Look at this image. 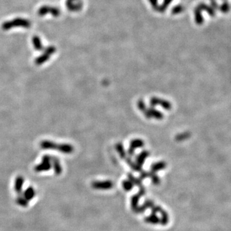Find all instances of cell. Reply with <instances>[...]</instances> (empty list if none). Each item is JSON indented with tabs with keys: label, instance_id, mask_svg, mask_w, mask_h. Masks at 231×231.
<instances>
[{
	"label": "cell",
	"instance_id": "obj_8",
	"mask_svg": "<svg viewBox=\"0 0 231 231\" xmlns=\"http://www.w3.org/2000/svg\"><path fill=\"white\" fill-rule=\"evenodd\" d=\"M17 204L23 207H26L29 206V201H28L23 196H19L16 200Z\"/></svg>",
	"mask_w": 231,
	"mask_h": 231
},
{
	"label": "cell",
	"instance_id": "obj_10",
	"mask_svg": "<svg viewBox=\"0 0 231 231\" xmlns=\"http://www.w3.org/2000/svg\"><path fill=\"white\" fill-rule=\"evenodd\" d=\"M148 209L146 207V206L143 204L142 206H139L136 209L135 211L134 212H135L136 213H137V214H141V213H143L146 211V210Z\"/></svg>",
	"mask_w": 231,
	"mask_h": 231
},
{
	"label": "cell",
	"instance_id": "obj_3",
	"mask_svg": "<svg viewBox=\"0 0 231 231\" xmlns=\"http://www.w3.org/2000/svg\"><path fill=\"white\" fill-rule=\"evenodd\" d=\"M92 187L96 190H109L113 187V184L110 181L103 182H94Z\"/></svg>",
	"mask_w": 231,
	"mask_h": 231
},
{
	"label": "cell",
	"instance_id": "obj_2",
	"mask_svg": "<svg viewBox=\"0 0 231 231\" xmlns=\"http://www.w3.org/2000/svg\"><path fill=\"white\" fill-rule=\"evenodd\" d=\"M52 159L49 156H44L43 158L42 163L37 165L35 167V171L37 172H41L48 171L52 167Z\"/></svg>",
	"mask_w": 231,
	"mask_h": 231
},
{
	"label": "cell",
	"instance_id": "obj_1",
	"mask_svg": "<svg viewBox=\"0 0 231 231\" xmlns=\"http://www.w3.org/2000/svg\"><path fill=\"white\" fill-rule=\"evenodd\" d=\"M40 146L44 149L47 150H57L60 152L64 153H71L73 151V147L68 144H57L53 142L44 141L42 142Z\"/></svg>",
	"mask_w": 231,
	"mask_h": 231
},
{
	"label": "cell",
	"instance_id": "obj_11",
	"mask_svg": "<svg viewBox=\"0 0 231 231\" xmlns=\"http://www.w3.org/2000/svg\"><path fill=\"white\" fill-rule=\"evenodd\" d=\"M123 187L126 191H130L132 188V184L129 181H125L123 183Z\"/></svg>",
	"mask_w": 231,
	"mask_h": 231
},
{
	"label": "cell",
	"instance_id": "obj_9",
	"mask_svg": "<svg viewBox=\"0 0 231 231\" xmlns=\"http://www.w3.org/2000/svg\"><path fill=\"white\" fill-rule=\"evenodd\" d=\"M53 168H54L55 173L57 175H60L62 171V168L59 161L57 159H53Z\"/></svg>",
	"mask_w": 231,
	"mask_h": 231
},
{
	"label": "cell",
	"instance_id": "obj_4",
	"mask_svg": "<svg viewBox=\"0 0 231 231\" xmlns=\"http://www.w3.org/2000/svg\"><path fill=\"white\" fill-rule=\"evenodd\" d=\"M24 184V179L22 177H17L15 180L14 190L17 194H21L22 193V189Z\"/></svg>",
	"mask_w": 231,
	"mask_h": 231
},
{
	"label": "cell",
	"instance_id": "obj_5",
	"mask_svg": "<svg viewBox=\"0 0 231 231\" xmlns=\"http://www.w3.org/2000/svg\"><path fill=\"white\" fill-rule=\"evenodd\" d=\"M144 221L147 223L150 224H158L160 223V218L156 213H152L149 216L144 218Z\"/></svg>",
	"mask_w": 231,
	"mask_h": 231
},
{
	"label": "cell",
	"instance_id": "obj_7",
	"mask_svg": "<svg viewBox=\"0 0 231 231\" xmlns=\"http://www.w3.org/2000/svg\"><path fill=\"white\" fill-rule=\"evenodd\" d=\"M142 197V195L139 193L133 196L131 199V208L133 211H134L139 206V199Z\"/></svg>",
	"mask_w": 231,
	"mask_h": 231
},
{
	"label": "cell",
	"instance_id": "obj_6",
	"mask_svg": "<svg viewBox=\"0 0 231 231\" xmlns=\"http://www.w3.org/2000/svg\"><path fill=\"white\" fill-rule=\"evenodd\" d=\"M23 196L28 201H30L35 197L36 191H35V190L32 187H29L24 191Z\"/></svg>",
	"mask_w": 231,
	"mask_h": 231
}]
</instances>
